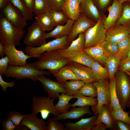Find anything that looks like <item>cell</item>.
Wrapping results in <instances>:
<instances>
[{"mask_svg":"<svg viewBox=\"0 0 130 130\" xmlns=\"http://www.w3.org/2000/svg\"><path fill=\"white\" fill-rule=\"evenodd\" d=\"M38 58L37 61L32 63L33 65L39 70H48L50 74L54 76L69 62L56 50L44 52Z\"/></svg>","mask_w":130,"mask_h":130,"instance_id":"obj_1","label":"cell"},{"mask_svg":"<svg viewBox=\"0 0 130 130\" xmlns=\"http://www.w3.org/2000/svg\"><path fill=\"white\" fill-rule=\"evenodd\" d=\"M25 33L24 29L15 26L5 17H1L0 20V40L5 46H19Z\"/></svg>","mask_w":130,"mask_h":130,"instance_id":"obj_2","label":"cell"},{"mask_svg":"<svg viewBox=\"0 0 130 130\" xmlns=\"http://www.w3.org/2000/svg\"><path fill=\"white\" fill-rule=\"evenodd\" d=\"M115 75L116 89L120 105L124 110L130 104V77L125 72L119 71Z\"/></svg>","mask_w":130,"mask_h":130,"instance_id":"obj_3","label":"cell"},{"mask_svg":"<svg viewBox=\"0 0 130 130\" xmlns=\"http://www.w3.org/2000/svg\"><path fill=\"white\" fill-rule=\"evenodd\" d=\"M106 17L105 15H100L96 24L89 28L84 33L85 43L84 48L101 46L105 41L106 30L104 27V23Z\"/></svg>","mask_w":130,"mask_h":130,"instance_id":"obj_4","label":"cell"},{"mask_svg":"<svg viewBox=\"0 0 130 130\" xmlns=\"http://www.w3.org/2000/svg\"><path fill=\"white\" fill-rule=\"evenodd\" d=\"M50 74L49 72L38 70L32 63H27L23 66L8 65L3 75L7 77L14 78L17 80L28 78L36 81L37 80L35 79L36 77L41 75H49Z\"/></svg>","mask_w":130,"mask_h":130,"instance_id":"obj_5","label":"cell"},{"mask_svg":"<svg viewBox=\"0 0 130 130\" xmlns=\"http://www.w3.org/2000/svg\"><path fill=\"white\" fill-rule=\"evenodd\" d=\"M54 99L49 96L33 97L31 113L37 115L40 113L42 118L44 120L46 119L50 113L54 117L58 116L59 114L55 108L53 104Z\"/></svg>","mask_w":130,"mask_h":130,"instance_id":"obj_6","label":"cell"},{"mask_svg":"<svg viewBox=\"0 0 130 130\" xmlns=\"http://www.w3.org/2000/svg\"><path fill=\"white\" fill-rule=\"evenodd\" d=\"M67 36L55 39L37 47L27 46L24 51L28 56L38 58L45 52L65 49L68 47L70 44L67 40Z\"/></svg>","mask_w":130,"mask_h":130,"instance_id":"obj_7","label":"cell"},{"mask_svg":"<svg viewBox=\"0 0 130 130\" xmlns=\"http://www.w3.org/2000/svg\"><path fill=\"white\" fill-rule=\"evenodd\" d=\"M109 79L103 78L98 80L93 84L97 90L98 104L91 107L94 115L98 114L102 106L106 104L109 107L111 102L110 92Z\"/></svg>","mask_w":130,"mask_h":130,"instance_id":"obj_8","label":"cell"},{"mask_svg":"<svg viewBox=\"0 0 130 130\" xmlns=\"http://www.w3.org/2000/svg\"><path fill=\"white\" fill-rule=\"evenodd\" d=\"M46 33L36 20L28 28V32L24 41L27 46H40L46 43Z\"/></svg>","mask_w":130,"mask_h":130,"instance_id":"obj_9","label":"cell"},{"mask_svg":"<svg viewBox=\"0 0 130 130\" xmlns=\"http://www.w3.org/2000/svg\"><path fill=\"white\" fill-rule=\"evenodd\" d=\"M96 23L80 13L78 18L74 22L71 32L67 36V41L71 44L80 34L85 33L89 28L94 26Z\"/></svg>","mask_w":130,"mask_h":130,"instance_id":"obj_10","label":"cell"},{"mask_svg":"<svg viewBox=\"0 0 130 130\" xmlns=\"http://www.w3.org/2000/svg\"><path fill=\"white\" fill-rule=\"evenodd\" d=\"M35 79L40 81L43 87L49 97L55 99L58 98L59 93L66 94L67 91L63 85L58 82H56L41 75L36 77Z\"/></svg>","mask_w":130,"mask_h":130,"instance_id":"obj_11","label":"cell"},{"mask_svg":"<svg viewBox=\"0 0 130 130\" xmlns=\"http://www.w3.org/2000/svg\"><path fill=\"white\" fill-rule=\"evenodd\" d=\"M3 12L6 18L15 26L23 29L26 26L22 13L11 2L3 9Z\"/></svg>","mask_w":130,"mask_h":130,"instance_id":"obj_12","label":"cell"},{"mask_svg":"<svg viewBox=\"0 0 130 130\" xmlns=\"http://www.w3.org/2000/svg\"><path fill=\"white\" fill-rule=\"evenodd\" d=\"M4 49L5 54L9 59L8 65L25 66L27 63L26 61L27 59L33 57L25 54L23 51L17 50L14 45L5 46Z\"/></svg>","mask_w":130,"mask_h":130,"instance_id":"obj_13","label":"cell"},{"mask_svg":"<svg viewBox=\"0 0 130 130\" xmlns=\"http://www.w3.org/2000/svg\"><path fill=\"white\" fill-rule=\"evenodd\" d=\"M68 64L78 79L85 83L93 84L97 81L91 68L72 61H69Z\"/></svg>","mask_w":130,"mask_h":130,"instance_id":"obj_14","label":"cell"},{"mask_svg":"<svg viewBox=\"0 0 130 130\" xmlns=\"http://www.w3.org/2000/svg\"><path fill=\"white\" fill-rule=\"evenodd\" d=\"M123 6L117 0H113L111 5L108 8L109 14L106 17L104 26L105 29H110L115 25L116 23L119 19L122 14Z\"/></svg>","mask_w":130,"mask_h":130,"instance_id":"obj_15","label":"cell"},{"mask_svg":"<svg viewBox=\"0 0 130 130\" xmlns=\"http://www.w3.org/2000/svg\"><path fill=\"white\" fill-rule=\"evenodd\" d=\"M85 43V34L81 33L77 39L72 41L68 47L64 49L57 50L56 51L64 58H69L74 56L79 51L82 50Z\"/></svg>","mask_w":130,"mask_h":130,"instance_id":"obj_16","label":"cell"},{"mask_svg":"<svg viewBox=\"0 0 130 130\" xmlns=\"http://www.w3.org/2000/svg\"><path fill=\"white\" fill-rule=\"evenodd\" d=\"M130 29L125 26L119 25L106 30L105 41L117 43L124 39L128 37Z\"/></svg>","mask_w":130,"mask_h":130,"instance_id":"obj_17","label":"cell"},{"mask_svg":"<svg viewBox=\"0 0 130 130\" xmlns=\"http://www.w3.org/2000/svg\"><path fill=\"white\" fill-rule=\"evenodd\" d=\"M80 13L91 20L97 22L100 15L92 0H81L79 3Z\"/></svg>","mask_w":130,"mask_h":130,"instance_id":"obj_18","label":"cell"},{"mask_svg":"<svg viewBox=\"0 0 130 130\" xmlns=\"http://www.w3.org/2000/svg\"><path fill=\"white\" fill-rule=\"evenodd\" d=\"M98 115L97 114L89 118H82L74 123H65L64 125L66 130H92L95 126L96 121Z\"/></svg>","mask_w":130,"mask_h":130,"instance_id":"obj_19","label":"cell"},{"mask_svg":"<svg viewBox=\"0 0 130 130\" xmlns=\"http://www.w3.org/2000/svg\"><path fill=\"white\" fill-rule=\"evenodd\" d=\"M37 115L32 113L24 114L20 124L25 125L31 130H46V122L42 118H38Z\"/></svg>","mask_w":130,"mask_h":130,"instance_id":"obj_20","label":"cell"},{"mask_svg":"<svg viewBox=\"0 0 130 130\" xmlns=\"http://www.w3.org/2000/svg\"><path fill=\"white\" fill-rule=\"evenodd\" d=\"M92 113L90 109L89 106H86L79 107H73L70 110L59 114L54 117L53 119L55 121H58L60 120L66 119H78L83 117L85 114L91 115Z\"/></svg>","mask_w":130,"mask_h":130,"instance_id":"obj_21","label":"cell"},{"mask_svg":"<svg viewBox=\"0 0 130 130\" xmlns=\"http://www.w3.org/2000/svg\"><path fill=\"white\" fill-rule=\"evenodd\" d=\"M74 21L69 19L65 25L57 26L51 31L46 33V39L53 38L57 39L68 36L71 31Z\"/></svg>","mask_w":130,"mask_h":130,"instance_id":"obj_22","label":"cell"},{"mask_svg":"<svg viewBox=\"0 0 130 130\" xmlns=\"http://www.w3.org/2000/svg\"><path fill=\"white\" fill-rule=\"evenodd\" d=\"M62 11L70 19L77 20L80 14L79 0H65Z\"/></svg>","mask_w":130,"mask_h":130,"instance_id":"obj_23","label":"cell"},{"mask_svg":"<svg viewBox=\"0 0 130 130\" xmlns=\"http://www.w3.org/2000/svg\"><path fill=\"white\" fill-rule=\"evenodd\" d=\"M98 116L96 121V125L100 122L105 123L108 128L115 130V120L111 117L109 107L106 104L103 105L98 113Z\"/></svg>","mask_w":130,"mask_h":130,"instance_id":"obj_24","label":"cell"},{"mask_svg":"<svg viewBox=\"0 0 130 130\" xmlns=\"http://www.w3.org/2000/svg\"><path fill=\"white\" fill-rule=\"evenodd\" d=\"M122 60L117 55L113 56H106L105 68L109 72V81L115 78V75Z\"/></svg>","mask_w":130,"mask_h":130,"instance_id":"obj_25","label":"cell"},{"mask_svg":"<svg viewBox=\"0 0 130 130\" xmlns=\"http://www.w3.org/2000/svg\"><path fill=\"white\" fill-rule=\"evenodd\" d=\"M54 76L58 82L62 85L67 80H79L68 64L61 68Z\"/></svg>","mask_w":130,"mask_h":130,"instance_id":"obj_26","label":"cell"},{"mask_svg":"<svg viewBox=\"0 0 130 130\" xmlns=\"http://www.w3.org/2000/svg\"><path fill=\"white\" fill-rule=\"evenodd\" d=\"M83 50L94 60L101 64H105L106 56L104 54L101 46H96L84 48Z\"/></svg>","mask_w":130,"mask_h":130,"instance_id":"obj_27","label":"cell"},{"mask_svg":"<svg viewBox=\"0 0 130 130\" xmlns=\"http://www.w3.org/2000/svg\"><path fill=\"white\" fill-rule=\"evenodd\" d=\"M75 98L74 95H69L66 94L62 93L58 97V103L54 105L55 109L59 114L65 112L71 107L70 101L72 98Z\"/></svg>","mask_w":130,"mask_h":130,"instance_id":"obj_28","label":"cell"},{"mask_svg":"<svg viewBox=\"0 0 130 130\" xmlns=\"http://www.w3.org/2000/svg\"><path fill=\"white\" fill-rule=\"evenodd\" d=\"M66 59L69 61H72L86 66L92 68L94 60L83 50L78 52L74 56Z\"/></svg>","mask_w":130,"mask_h":130,"instance_id":"obj_29","label":"cell"},{"mask_svg":"<svg viewBox=\"0 0 130 130\" xmlns=\"http://www.w3.org/2000/svg\"><path fill=\"white\" fill-rule=\"evenodd\" d=\"M35 18L45 31L52 30L55 26L50 12L37 16Z\"/></svg>","mask_w":130,"mask_h":130,"instance_id":"obj_30","label":"cell"},{"mask_svg":"<svg viewBox=\"0 0 130 130\" xmlns=\"http://www.w3.org/2000/svg\"><path fill=\"white\" fill-rule=\"evenodd\" d=\"M77 100L74 103L71 104L72 107L78 106L79 107L91 106H95L98 104L97 98L84 96L77 94L73 95Z\"/></svg>","mask_w":130,"mask_h":130,"instance_id":"obj_31","label":"cell"},{"mask_svg":"<svg viewBox=\"0 0 130 130\" xmlns=\"http://www.w3.org/2000/svg\"><path fill=\"white\" fill-rule=\"evenodd\" d=\"M51 9L48 0H35L32 11L37 16L49 12Z\"/></svg>","mask_w":130,"mask_h":130,"instance_id":"obj_32","label":"cell"},{"mask_svg":"<svg viewBox=\"0 0 130 130\" xmlns=\"http://www.w3.org/2000/svg\"><path fill=\"white\" fill-rule=\"evenodd\" d=\"M85 83L80 80H70L66 81L63 85L67 91L66 94L73 95L77 94L79 91Z\"/></svg>","mask_w":130,"mask_h":130,"instance_id":"obj_33","label":"cell"},{"mask_svg":"<svg viewBox=\"0 0 130 130\" xmlns=\"http://www.w3.org/2000/svg\"><path fill=\"white\" fill-rule=\"evenodd\" d=\"M10 2L22 13L26 21L32 19L33 12L27 7L23 0H11Z\"/></svg>","mask_w":130,"mask_h":130,"instance_id":"obj_34","label":"cell"},{"mask_svg":"<svg viewBox=\"0 0 130 130\" xmlns=\"http://www.w3.org/2000/svg\"><path fill=\"white\" fill-rule=\"evenodd\" d=\"M109 87L110 92L111 102L109 108L110 111L122 108L117 97L115 78L109 81Z\"/></svg>","mask_w":130,"mask_h":130,"instance_id":"obj_35","label":"cell"},{"mask_svg":"<svg viewBox=\"0 0 130 130\" xmlns=\"http://www.w3.org/2000/svg\"><path fill=\"white\" fill-rule=\"evenodd\" d=\"M119 25H123L130 29V5L128 2L123 6L121 16L115 26Z\"/></svg>","mask_w":130,"mask_h":130,"instance_id":"obj_36","label":"cell"},{"mask_svg":"<svg viewBox=\"0 0 130 130\" xmlns=\"http://www.w3.org/2000/svg\"><path fill=\"white\" fill-rule=\"evenodd\" d=\"M92 69L94 75L97 80L103 78L109 79L108 71L97 61L94 60Z\"/></svg>","mask_w":130,"mask_h":130,"instance_id":"obj_37","label":"cell"},{"mask_svg":"<svg viewBox=\"0 0 130 130\" xmlns=\"http://www.w3.org/2000/svg\"><path fill=\"white\" fill-rule=\"evenodd\" d=\"M55 26L63 25L66 23L69 18L63 11L52 9L50 11Z\"/></svg>","mask_w":130,"mask_h":130,"instance_id":"obj_38","label":"cell"},{"mask_svg":"<svg viewBox=\"0 0 130 130\" xmlns=\"http://www.w3.org/2000/svg\"><path fill=\"white\" fill-rule=\"evenodd\" d=\"M77 94L84 96L95 97L97 96L96 87L92 83H85L77 93Z\"/></svg>","mask_w":130,"mask_h":130,"instance_id":"obj_39","label":"cell"},{"mask_svg":"<svg viewBox=\"0 0 130 130\" xmlns=\"http://www.w3.org/2000/svg\"><path fill=\"white\" fill-rule=\"evenodd\" d=\"M119 51L116 54L122 60L125 58L130 49V39L128 37L117 43Z\"/></svg>","mask_w":130,"mask_h":130,"instance_id":"obj_40","label":"cell"},{"mask_svg":"<svg viewBox=\"0 0 130 130\" xmlns=\"http://www.w3.org/2000/svg\"><path fill=\"white\" fill-rule=\"evenodd\" d=\"M101 46L106 56L116 55L119 51L117 43L113 42L105 41Z\"/></svg>","mask_w":130,"mask_h":130,"instance_id":"obj_41","label":"cell"},{"mask_svg":"<svg viewBox=\"0 0 130 130\" xmlns=\"http://www.w3.org/2000/svg\"><path fill=\"white\" fill-rule=\"evenodd\" d=\"M110 112L111 117L114 120H119L130 124V117L129 112L125 111L122 107L111 111Z\"/></svg>","mask_w":130,"mask_h":130,"instance_id":"obj_42","label":"cell"},{"mask_svg":"<svg viewBox=\"0 0 130 130\" xmlns=\"http://www.w3.org/2000/svg\"><path fill=\"white\" fill-rule=\"evenodd\" d=\"M46 130H66L64 125L60 122L49 118L48 120Z\"/></svg>","mask_w":130,"mask_h":130,"instance_id":"obj_43","label":"cell"},{"mask_svg":"<svg viewBox=\"0 0 130 130\" xmlns=\"http://www.w3.org/2000/svg\"><path fill=\"white\" fill-rule=\"evenodd\" d=\"M24 117V115L17 111H12L9 114L8 117L10 118L16 126L20 124Z\"/></svg>","mask_w":130,"mask_h":130,"instance_id":"obj_44","label":"cell"},{"mask_svg":"<svg viewBox=\"0 0 130 130\" xmlns=\"http://www.w3.org/2000/svg\"><path fill=\"white\" fill-rule=\"evenodd\" d=\"M52 9L62 11V9L65 0H48Z\"/></svg>","mask_w":130,"mask_h":130,"instance_id":"obj_45","label":"cell"},{"mask_svg":"<svg viewBox=\"0 0 130 130\" xmlns=\"http://www.w3.org/2000/svg\"><path fill=\"white\" fill-rule=\"evenodd\" d=\"M9 60V59L7 55L2 57L0 59V75H3L7 71Z\"/></svg>","mask_w":130,"mask_h":130,"instance_id":"obj_46","label":"cell"},{"mask_svg":"<svg viewBox=\"0 0 130 130\" xmlns=\"http://www.w3.org/2000/svg\"><path fill=\"white\" fill-rule=\"evenodd\" d=\"M118 70L124 72L127 71L130 72V59L125 58L121 61Z\"/></svg>","mask_w":130,"mask_h":130,"instance_id":"obj_47","label":"cell"},{"mask_svg":"<svg viewBox=\"0 0 130 130\" xmlns=\"http://www.w3.org/2000/svg\"><path fill=\"white\" fill-rule=\"evenodd\" d=\"M115 130H130V124L119 120H115Z\"/></svg>","mask_w":130,"mask_h":130,"instance_id":"obj_48","label":"cell"},{"mask_svg":"<svg viewBox=\"0 0 130 130\" xmlns=\"http://www.w3.org/2000/svg\"><path fill=\"white\" fill-rule=\"evenodd\" d=\"M2 126V129L3 130H15L16 127L11 120L8 117L3 121Z\"/></svg>","mask_w":130,"mask_h":130,"instance_id":"obj_49","label":"cell"},{"mask_svg":"<svg viewBox=\"0 0 130 130\" xmlns=\"http://www.w3.org/2000/svg\"><path fill=\"white\" fill-rule=\"evenodd\" d=\"M15 82L14 81L10 82H7L4 81L2 79V75L0 74V85L2 91L5 92L6 91L8 87H13L15 85Z\"/></svg>","mask_w":130,"mask_h":130,"instance_id":"obj_50","label":"cell"},{"mask_svg":"<svg viewBox=\"0 0 130 130\" xmlns=\"http://www.w3.org/2000/svg\"><path fill=\"white\" fill-rule=\"evenodd\" d=\"M95 4L98 9L102 10L104 9L109 3L110 0H92Z\"/></svg>","mask_w":130,"mask_h":130,"instance_id":"obj_51","label":"cell"},{"mask_svg":"<svg viewBox=\"0 0 130 130\" xmlns=\"http://www.w3.org/2000/svg\"><path fill=\"white\" fill-rule=\"evenodd\" d=\"M108 128L107 126L105 123L100 122L95 125L92 130H105Z\"/></svg>","mask_w":130,"mask_h":130,"instance_id":"obj_52","label":"cell"},{"mask_svg":"<svg viewBox=\"0 0 130 130\" xmlns=\"http://www.w3.org/2000/svg\"><path fill=\"white\" fill-rule=\"evenodd\" d=\"M23 0L27 7L30 10L32 11L33 6L35 0Z\"/></svg>","mask_w":130,"mask_h":130,"instance_id":"obj_53","label":"cell"},{"mask_svg":"<svg viewBox=\"0 0 130 130\" xmlns=\"http://www.w3.org/2000/svg\"><path fill=\"white\" fill-rule=\"evenodd\" d=\"M11 0H0V8L3 9L10 2Z\"/></svg>","mask_w":130,"mask_h":130,"instance_id":"obj_54","label":"cell"},{"mask_svg":"<svg viewBox=\"0 0 130 130\" xmlns=\"http://www.w3.org/2000/svg\"><path fill=\"white\" fill-rule=\"evenodd\" d=\"M4 46L3 43L0 41V56L2 57H3L5 54L4 49Z\"/></svg>","mask_w":130,"mask_h":130,"instance_id":"obj_55","label":"cell"},{"mask_svg":"<svg viewBox=\"0 0 130 130\" xmlns=\"http://www.w3.org/2000/svg\"><path fill=\"white\" fill-rule=\"evenodd\" d=\"M15 130H30L25 125L20 124L17 126Z\"/></svg>","mask_w":130,"mask_h":130,"instance_id":"obj_56","label":"cell"},{"mask_svg":"<svg viewBox=\"0 0 130 130\" xmlns=\"http://www.w3.org/2000/svg\"><path fill=\"white\" fill-rule=\"evenodd\" d=\"M121 3L122 4L123 3L126 1H130V0H117Z\"/></svg>","mask_w":130,"mask_h":130,"instance_id":"obj_57","label":"cell"},{"mask_svg":"<svg viewBox=\"0 0 130 130\" xmlns=\"http://www.w3.org/2000/svg\"><path fill=\"white\" fill-rule=\"evenodd\" d=\"M125 58L127 59H130V49L128 52Z\"/></svg>","mask_w":130,"mask_h":130,"instance_id":"obj_58","label":"cell"},{"mask_svg":"<svg viewBox=\"0 0 130 130\" xmlns=\"http://www.w3.org/2000/svg\"><path fill=\"white\" fill-rule=\"evenodd\" d=\"M124 72H125L127 74H128L130 77V72L127 71H125Z\"/></svg>","mask_w":130,"mask_h":130,"instance_id":"obj_59","label":"cell"},{"mask_svg":"<svg viewBox=\"0 0 130 130\" xmlns=\"http://www.w3.org/2000/svg\"><path fill=\"white\" fill-rule=\"evenodd\" d=\"M128 107H129V109H130V104ZM128 112H129V116L130 117V110Z\"/></svg>","mask_w":130,"mask_h":130,"instance_id":"obj_60","label":"cell"},{"mask_svg":"<svg viewBox=\"0 0 130 130\" xmlns=\"http://www.w3.org/2000/svg\"><path fill=\"white\" fill-rule=\"evenodd\" d=\"M128 37L130 39V32Z\"/></svg>","mask_w":130,"mask_h":130,"instance_id":"obj_61","label":"cell"},{"mask_svg":"<svg viewBox=\"0 0 130 130\" xmlns=\"http://www.w3.org/2000/svg\"><path fill=\"white\" fill-rule=\"evenodd\" d=\"M128 2L129 3V4L130 5V1H128Z\"/></svg>","mask_w":130,"mask_h":130,"instance_id":"obj_62","label":"cell"},{"mask_svg":"<svg viewBox=\"0 0 130 130\" xmlns=\"http://www.w3.org/2000/svg\"><path fill=\"white\" fill-rule=\"evenodd\" d=\"M81 0H79V3L80 2Z\"/></svg>","mask_w":130,"mask_h":130,"instance_id":"obj_63","label":"cell"}]
</instances>
